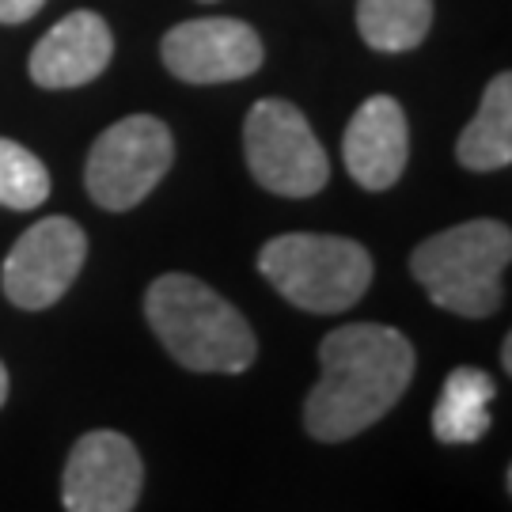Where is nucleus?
<instances>
[{
	"label": "nucleus",
	"mask_w": 512,
	"mask_h": 512,
	"mask_svg": "<svg viewBox=\"0 0 512 512\" xmlns=\"http://www.w3.org/2000/svg\"><path fill=\"white\" fill-rule=\"evenodd\" d=\"M323 376L304 403V429L315 440H349L384 418L414 380V346L384 323H349L319 346Z\"/></svg>",
	"instance_id": "1"
},
{
	"label": "nucleus",
	"mask_w": 512,
	"mask_h": 512,
	"mask_svg": "<svg viewBox=\"0 0 512 512\" xmlns=\"http://www.w3.org/2000/svg\"><path fill=\"white\" fill-rule=\"evenodd\" d=\"M148 327L190 372H247L255 365V330L220 293L190 274H164L145 296Z\"/></svg>",
	"instance_id": "2"
},
{
	"label": "nucleus",
	"mask_w": 512,
	"mask_h": 512,
	"mask_svg": "<svg viewBox=\"0 0 512 512\" xmlns=\"http://www.w3.org/2000/svg\"><path fill=\"white\" fill-rule=\"evenodd\" d=\"M512 232L501 220H467L448 232L421 239L410 255V274L437 308L486 319L505 300V270Z\"/></svg>",
	"instance_id": "3"
},
{
	"label": "nucleus",
	"mask_w": 512,
	"mask_h": 512,
	"mask_svg": "<svg viewBox=\"0 0 512 512\" xmlns=\"http://www.w3.org/2000/svg\"><path fill=\"white\" fill-rule=\"evenodd\" d=\"M258 274L293 308L338 315L353 308L372 285V255L357 239L289 232L258 251Z\"/></svg>",
	"instance_id": "4"
},
{
	"label": "nucleus",
	"mask_w": 512,
	"mask_h": 512,
	"mask_svg": "<svg viewBox=\"0 0 512 512\" xmlns=\"http://www.w3.org/2000/svg\"><path fill=\"white\" fill-rule=\"evenodd\" d=\"M243 156L255 183L281 198H311L330 179L327 152L289 99H258L247 110Z\"/></svg>",
	"instance_id": "5"
},
{
	"label": "nucleus",
	"mask_w": 512,
	"mask_h": 512,
	"mask_svg": "<svg viewBox=\"0 0 512 512\" xmlns=\"http://www.w3.org/2000/svg\"><path fill=\"white\" fill-rule=\"evenodd\" d=\"M175 160L171 129L152 114H129L95 137L84 167V186L95 205L126 213L160 186Z\"/></svg>",
	"instance_id": "6"
},
{
	"label": "nucleus",
	"mask_w": 512,
	"mask_h": 512,
	"mask_svg": "<svg viewBox=\"0 0 512 512\" xmlns=\"http://www.w3.org/2000/svg\"><path fill=\"white\" fill-rule=\"evenodd\" d=\"M88 258V236L69 217H42L31 224L4 258L0 285L4 296L23 311L54 308L73 289Z\"/></svg>",
	"instance_id": "7"
},
{
	"label": "nucleus",
	"mask_w": 512,
	"mask_h": 512,
	"mask_svg": "<svg viewBox=\"0 0 512 512\" xmlns=\"http://www.w3.org/2000/svg\"><path fill=\"white\" fill-rule=\"evenodd\" d=\"M160 57L183 84H228L262 69V38L232 16L186 19L164 35Z\"/></svg>",
	"instance_id": "8"
},
{
	"label": "nucleus",
	"mask_w": 512,
	"mask_h": 512,
	"mask_svg": "<svg viewBox=\"0 0 512 512\" xmlns=\"http://www.w3.org/2000/svg\"><path fill=\"white\" fill-rule=\"evenodd\" d=\"M141 482L145 467L133 440L114 429H95L76 440L69 452L61 501L65 512H133Z\"/></svg>",
	"instance_id": "9"
},
{
	"label": "nucleus",
	"mask_w": 512,
	"mask_h": 512,
	"mask_svg": "<svg viewBox=\"0 0 512 512\" xmlns=\"http://www.w3.org/2000/svg\"><path fill=\"white\" fill-rule=\"evenodd\" d=\"M342 160L353 183L365 190H391L403 179L410 160V126L399 99L372 95L357 107L342 133Z\"/></svg>",
	"instance_id": "10"
},
{
	"label": "nucleus",
	"mask_w": 512,
	"mask_h": 512,
	"mask_svg": "<svg viewBox=\"0 0 512 512\" xmlns=\"http://www.w3.org/2000/svg\"><path fill=\"white\" fill-rule=\"evenodd\" d=\"M110 57H114V35L107 19L95 12H69L31 50V80L50 92L84 88L95 76H103Z\"/></svg>",
	"instance_id": "11"
},
{
	"label": "nucleus",
	"mask_w": 512,
	"mask_h": 512,
	"mask_svg": "<svg viewBox=\"0 0 512 512\" xmlns=\"http://www.w3.org/2000/svg\"><path fill=\"white\" fill-rule=\"evenodd\" d=\"M497 399V384L490 372L459 365L448 372L433 406V437L444 444H475L490 433V406Z\"/></svg>",
	"instance_id": "12"
},
{
	"label": "nucleus",
	"mask_w": 512,
	"mask_h": 512,
	"mask_svg": "<svg viewBox=\"0 0 512 512\" xmlns=\"http://www.w3.org/2000/svg\"><path fill=\"white\" fill-rule=\"evenodd\" d=\"M456 160L467 171H501L512 164V76L497 73L478 103V114L456 141Z\"/></svg>",
	"instance_id": "13"
},
{
	"label": "nucleus",
	"mask_w": 512,
	"mask_h": 512,
	"mask_svg": "<svg viewBox=\"0 0 512 512\" xmlns=\"http://www.w3.org/2000/svg\"><path fill=\"white\" fill-rule=\"evenodd\" d=\"M433 27V0H357V31L380 54H406Z\"/></svg>",
	"instance_id": "14"
},
{
	"label": "nucleus",
	"mask_w": 512,
	"mask_h": 512,
	"mask_svg": "<svg viewBox=\"0 0 512 512\" xmlns=\"http://www.w3.org/2000/svg\"><path fill=\"white\" fill-rule=\"evenodd\" d=\"M50 198V171L31 148L0 137V205L27 213Z\"/></svg>",
	"instance_id": "15"
},
{
	"label": "nucleus",
	"mask_w": 512,
	"mask_h": 512,
	"mask_svg": "<svg viewBox=\"0 0 512 512\" xmlns=\"http://www.w3.org/2000/svg\"><path fill=\"white\" fill-rule=\"evenodd\" d=\"M46 0H0V23H27Z\"/></svg>",
	"instance_id": "16"
},
{
	"label": "nucleus",
	"mask_w": 512,
	"mask_h": 512,
	"mask_svg": "<svg viewBox=\"0 0 512 512\" xmlns=\"http://www.w3.org/2000/svg\"><path fill=\"white\" fill-rule=\"evenodd\" d=\"M501 368L512 372V338H505V349H501Z\"/></svg>",
	"instance_id": "17"
},
{
	"label": "nucleus",
	"mask_w": 512,
	"mask_h": 512,
	"mask_svg": "<svg viewBox=\"0 0 512 512\" xmlns=\"http://www.w3.org/2000/svg\"><path fill=\"white\" fill-rule=\"evenodd\" d=\"M8 399V372H4V361H0V406Z\"/></svg>",
	"instance_id": "18"
}]
</instances>
